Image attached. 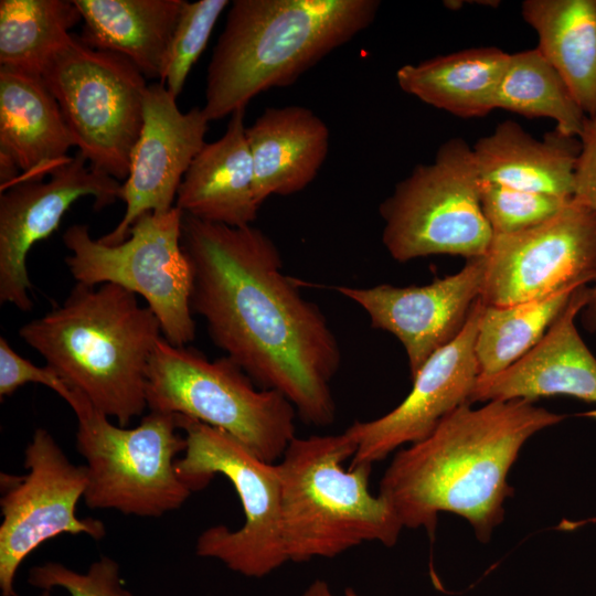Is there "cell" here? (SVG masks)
<instances>
[{"mask_svg": "<svg viewBox=\"0 0 596 596\" xmlns=\"http://www.w3.org/2000/svg\"><path fill=\"white\" fill-rule=\"evenodd\" d=\"M209 123L202 107L181 111L177 98L160 82L148 86L142 129L121 184L126 210L114 230L98 238L102 243L120 244L140 215L173 207L187 170L206 143Z\"/></svg>", "mask_w": 596, "mask_h": 596, "instance_id": "cell-16", "label": "cell"}, {"mask_svg": "<svg viewBox=\"0 0 596 596\" xmlns=\"http://www.w3.org/2000/svg\"><path fill=\"white\" fill-rule=\"evenodd\" d=\"M244 119L245 109L233 113L222 137L205 143L193 159L174 205L184 214L233 227L256 220L260 205Z\"/></svg>", "mask_w": 596, "mask_h": 596, "instance_id": "cell-20", "label": "cell"}, {"mask_svg": "<svg viewBox=\"0 0 596 596\" xmlns=\"http://www.w3.org/2000/svg\"><path fill=\"white\" fill-rule=\"evenodd\" d=\"M524 21L538 50L566 83L582 110L596 114V0H525Z\"/></svg>", "mask_w": 596, "mask_h": 596, "instance_id": "cell-25", "label": "cell"}, {"mask_svg": "<svg viewBox=\"0 0 596 596\" xmlns=\"http://www.w3.org/2000/svg\"><path fill=\"white\" fill-rule=\"evenodd\" d=\"M66 402L77 418V451L86 459L87 507L156 518L191 496L175 470L177 456L187 448L175 414L150 412L126 428L111 424L79 392L72 390Z\"/></svg>", "mask_w": 596, "mask_h": 596, "instance_id": "cell-7", "label": "cell"}, {"mask_svg": "<svg viewBox=\"0 0 596 596\" xmlns=\"http://www.w3.org/2000/svg\"><path fill=\"white\" fill-rule=\"evenodd\" d=\"M471 146L451 138L430 163H419L381 203L382 242L393 259L430 255L483 256L493 233L480 203Z\"/></svg>", "mask_w": 596, "mask_h": 596, "instance_id": "cell-9", "label": "cell"}, {"mask_svg": "<svg viewBox=\"0 0 596 596\" xmlns=\"http://www.w3.org/2000/svg\"><path fill=\"white\" fill-rule=\"evenodd\" d=\"M577 289V288H576ZM575 290L508 306H485L475 352L480 376L498 374L531 351L545 336Z\"/></svg>", "mask_w": 596, "mask_h": 596, "instance_id": "cell-28", "label": "cell"}, {"mask_svg": "<svg viewBox=\"0 0 596 596\" xmlns=\"http://www.w3.org/2000/svg\"><path fill=\"white\" fill-rule=\"evenodd\" d=\"M228 0L187 1L174 29L160 83L177 98L193 65L204 51Z\"/></svg>", "mask_w": 596, "mask_h": 596, "instance_id": "cell-29", "label": "cell"}, {"mask_svg": "<svg viewBox=\"0 0 596 596\" xmlns=\"http://www.w3.org/2000/svg\"><path fill=\"white\" fill-rule=\"evenodd\" d=\"M481 309L479 298L458 336L412 377V390L402 403L381 417L354 422L345 429L356 445L350 467L373 465L403 445L426 438L448 414L470 404L480 376L475 342Z\"/></svg>", "mask_w": 596, "mask_h": 596, "instance_id": "cell-15", "label": "cell"}, {"mask_svg": "<svg viewBox=\"0 0 596 596\" xmlns=\"http://www.w3.org/2000/svg\"><path fill=\"white\" fill-rule=\"evenodd\" d=\"M81 21L73 0H1L0 66L42 76Z\"/></svg>", "mask_w": 596, "mask_h": 596, "instance_id": "cell-26", "label": "cell"}, {"mask_svg": "<svg viewBox=\"0 0 596 596\" xmlns=\"http://www.w3.org/2000/svg\"><path fill=\"white\" fill-rule=\"evenodd\" d=\"M181 245L193 272L191 308L213 342L257 386L284 395L305 423L332 424L341 349L320 308L284 273L273 240L253 225L183 213Z\"/></svg>", "mask_w": 596, "mask_h": 596, "instance_id": "cell-1", "label": "cell"}, {"mask_svg": "<svg viewBox=\"0 0 596 596\" xmlns=\"http://www.w3.org/2000/svg\"><path fill=\"white\" fill-rule=\"evenodd\" d=\"M184 456L175 461L181 480L192 490L204 488L215 475L233 485L245 514L237 530L214 525L195 543L199 556L221 561L248 577H263L288 561L281 530V489L278 467L258 458L227 433L184 415Z\"/></svg>", "mask_w": 596, "mask_h": 596, "instance_id": "cell-8", "label": "cell"}, {"mask_svg": "<svg viewBox=\"0 0 596 596\" xmlns=\"http://www.w3.org/2000/svg\"><path fill=\"white\" fill-rule=\"evenodd\" d=\"M72 147L74 138L42 76L0 66V156L20 171L13 183L43 180L71 158Z\"/></svg>", "mask_w": 596, "mask_h": 596, "instance_id": "cell-19", "label": "cell"}, {"mask_svg": "<svg viewBox=\"0 0 596 596\" xmlns=\"http://www.w3.org/2000/svg\"><path fill=\"white\" fill-rule=\"evenodd\" d=\"M497 108L530 118H550L557 131L578 139L589 119L538 47L510 54L497 93Z\"/></svg>", "mask_w": 596, "mask_h": 596, "instance_id": "cell-27", "label": "cell"}, {"mask_svg": "<svg viewBox=\"0 0 596 596\" xmlns=\"http://www.w3.org/2000/svg\"><path fill=\"white\" fill-rule=\"evenodd\" d=\"M589 291L588 286L575 289L545 336L519 361L498 374L479 376L470 404L556 395L596 403V358L575 322Z\"/></svg>", "mask_w": 596, "mask_h": 596, "instance_id": "cell-18", "label": "cell"}, {"mask_svg": "<svg viewBox=\"0 0 596 596\" xmlns=\"http://www.w3.org/2000/svg\"><path fill=\"white\" fill-rule=\"evenodd\" d=\"M246 138L262 206L268 196L298 193L316 179L329 152L330 131L310 108L290 105L266 108L246 127Z\"/></svg>", "mask_w": 596, "mask_h": 596, "instance_id": "cell-21", "label": "cell"}, {"mask_svg": "<svg viewBox=\"0 0 596 596\" xmlns=\"http://www.w3.org/2000/svg\"><path fill=\"white\" fill-rule=\"evenodd\" d=\"M160 333L153 311L114 284H76L60 307L19 330L71 390L121 427L148 408L147 372Z\"/></svg>", "mask_w": 596, "mask_h": 596, "instance_id": "cell-4", "label": "cell"}, {"mask_svg": "<svg viewBox=\"0 0 596 596\" xmlns=\"http://www.w3.org/2000/svg\"><path fill=\"white\" fill-rule=\"evenodd\" d=\"M483 256L468 259L456 274L424 286H338L360 306L371 326L393 334L403 345L413 377L427 359L458 336L480 298Z\"/></svg>", "mask_w": 596, "mask_h": 596, "instance_id": "cell-17", "label": "cell"}, {"mask_svg": "<svg viewBox=\"0 0 596 596\" xmlns=\"http://www.w3.org/2000/svg\"><path fill=\"white\" fill-rule=\"evenodd\" d=\"M355 450L345 430L295 437L286 448L277 467L288 561L330 558L363 542L396 544L403 525L387 500L370 491L372 465L343 467Z\"/></svg>", "mask_w": 596, "mask_h": 596, "instance_id": "cell-5", "label": "cell"}, {"mask_svg": "<svg viewBox=\"0 0 596 596\" xmlns=\"http://www.w3.org/2000/svg\"><path fill=\"white\" fill-rule=\"evenodd\" d=\"M564 418L528 400L464 404L426 438L395 454L379 493L403 528H423L434 536L438 514L450 512L486 543L503 521L513 492L508 475L523 445Z\"/></svg>", "mask_w": 596, "mask_h": 596, "instance_id": "cell-2", "label": "cell"}, {"mask_svg": "<svg viewBox=\"0 0 596 596\" xmlns=\"http://www.w3.org/2000/svg\"><path fill=\"white\" fill-rule=\"evenodd\" d=\"M42 78L91 168L125 181L143 125V74L124 56L92 49L73 34Z\"/></svg>", "mask_w": 596, "mask_h": 596, "instance_id": "cell-10", "label": "cell"}, {"mask_svg": "<svg viewBox=\"0 0 596 596\" xmlns=\"http://www.w3.org/2000/svg\"><path fill=\"white\" fill-rule=\"evenodd\" d=\"M302 596H336L329 585L321 579L313 581L304 592Z\"/></svg>", "mask_w": 596, "mask_h": 596, "instance_id": "cell-34", "label": "cell"}, {"mask_svg": "<svg viewBox=\"0 0 596 596\" xmlns=\"http://www.w3.org/2000/svg\"><path fill=\"white\" fill-rule=\"evenodd\" d=\"M485 259L480 300L508 306L596 283V214L572 198L549 220L493 235Z\"/></svg>", "mask_w": 596, "mask_h": 596, "instance_id": "cell-12", "label": "cell"}, {"mask_svg": "<svg viewBox=\"0 0 596 596\" xmlns=\"http://www.w3.org/2000/svg\"><path fill=\"white\" fill-rule=\"evenodd\" d=\"M579 140L574 198L596 214V114L589 117ZM582 321L586 330L596 334V283L590 288L588 302L582 311Z\"/></svg>", "mask_w": 596, "mask_h": 596, "instance_id": "cell-33", "label": "cell"}, {"mask_svg": "<svg viewBox=\"0 0 596 596\" xmlns=\"http://www.w3.org/2000/svg\"><path fill=\"white\" fill-rule=\"evenodd\" d=\"M182 216L177 206L166 213L146 212L117 245L93 238L85 224H73L63 234L71 252L65 262L76 284H114L141 296L163 338L177 347L195 337L193 272L181 245Z\"/></svg>", "mask_w": 596, "mask_h": 596, "instance_id": "cell-11", "label": "cell"}, {"mask_svg": "<svg viewBox=\"0 0 596 596\" xmlns=\"http://www.w3.org/2000/svg\"><path fill=\"white\" fill-rule=\"evenodd\" d=\"M121 182L91 168L77 152L55 169L49 180L15 182L0 195V301L29 311L33 302L26 255L31 247L51 236L74 202L94 198L104 209L120 199Z\"/></svg>", "mask_w": 596, "mask_h": 596, "instance_id": "cell-14", "label": "cell"}, {"mask_svg": "<svg viewBox=\"0 0 596 596\" xmlns=\"http://www.w3.org/2000/svg\"><path fill=\"white\" fill-rule=\"evenodd\" d=\"M146 401L150 412L184 415L221 429L272 464L296 437L297 412L284 395L256 387L227 356L209 360L164 338L149 362Z\"/></svg>", "mask_w": 596, "mask_h": 596, "instance_id": "cell-6", "label": "cell"}, {"mask_svg": "<svg viewBox=\"0 0 596 596\" xmlns=\"http://www.w3.org/2000/svg\"><path fill=\"white\" fill-rule=\"evenodd\" d=\"M377 0H234L206 71L209 121L289 86L375 20Z\"/></svg>", "mask_w": 596, "mask_h": 596, "instance_id": "cell-3", "label": "cell"}, {"mask_svg": "<svg viewBox=\"0 0 596 596\" xmlns=\"http://www.w3.org/2000/svg\"><path fill=\"white\" fill-rule=\"evenodd\" d=\"M510 54L499 47H471L438 55L396 71L400 88L423 103L460 118L496 109Z\"/></svg>", "mask_w": 596, "mask_h": 596, "instance_id": "cell-24", "label": "cell"}, {"mask_svg": "<svg viewBox=\"0 0 596 596\" xmlns=\"http://www.w3.org/2000/svg\"><path fill=\"white\" fill-rule=\"evenodd\" d=\"M570 200L480 182V203L493 235L533 227L556 214Z\"/></svg>", "mask_w": 596, "mask_h": 596, "instance_id": "cell-30", "label": "cell"}, {"mask_svg": "<svg viewBox=\"0 0 596 596\" xmlns=\"http://www.w3.org/2000/svg\"><path fill=\"white\" fill-rule=\"evenodd\" d=\"M26 383L42 384L65 402L70 398L72 390L50 366L40 368L19 355L3 337L0 338V396L6 397L14 393Z\"/></svg>", "mask_w": 596, "mask_h": 596, "instance_id": "cell-32", "label": "cell"}, {"mask_svg": "<svg viewBox=\"0 0 596 596\" xmlns=\"http://www.w3.org/2000/svg\"><path fill=\"white\" fill-rule=\"evenodd\" d=\"M344 596H361L358 593H355L352 588L345 589Z\"/></svg>", "mask_w": 596, "mask_h": 596, "instance_id": "cell-35", "label": "cell"}, {"mask_svg": "<svg viewBox=\"0 0 596 596\" xmlns=\"http://www.w3.org/2000/svg\"><path fill=\"white\" fill-rule=\"evenodd\" d=\"M28 582L43 589L40 596H132L123 584L118 563L108 556L92 563L86 573L46 562L30 570Z\"/></svg>", "mask_w": 596, "mask_h": 596, "instance_id": "cell-31", "label": "cell"}, {"mask_svg": "<svg viewBox=\"0 0 596 596\" xmlns=\"http://www.w3.org/2000/svg\"><path fill=\"white\" fill-rule=\"evenodd\" d=\"M73 1L83 21V43L119 54L146 78L160 82L185 0Z\"/></svg>", "mask_w": 596, "mask_h": 596, "instance_id": "cell-23", "label": "cell"}, {"mask_svg": "<svg viewBox=\"0 0 596 596\" xmlns=\"http://www.w3.org/2000/svg\"><path fill=\"white\" fill-rule=\"evenodd\" d=\"M28 473L1 475L0 588L15 596L14 579L24 558L43 542L60 534H87L102 540L103 521L76 515L84 497L87 467L74 465L53 436L38 428L24 450Z\"/></svg>", "mask_w": 596, "mask_h": 596, "instance_id": "cell-13", "label": "cell"}, {"mask_svg": "<svg viewBox=\"0 0 596 596\" xmlns=\"http://www.w3.org/2000/svg\"><path fill=\"white\" fill-rule=\"evenodd\" d=\"M481 180L572 199L581 140L554 129L539 140L518 123H500L471 146Z\"/></svg>", "mask_w": 596, "mask_h": 596, "instance_id": "cell-22", "label": "cell"}]
</instances>
